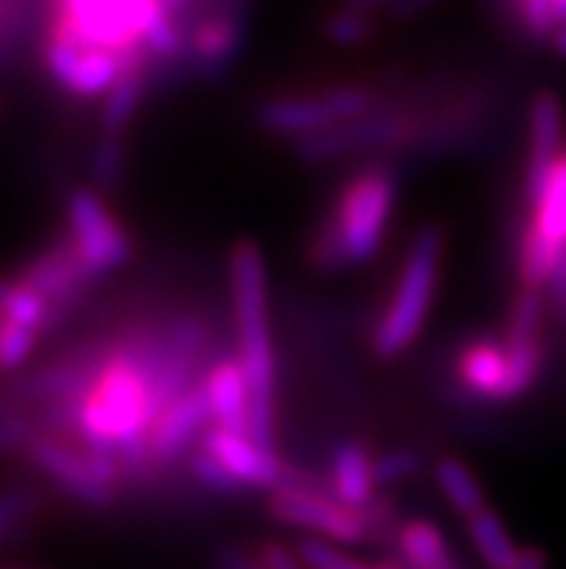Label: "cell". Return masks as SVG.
I'll return each instance as SVG.
<instances>
[{
    "instance_id": "obj_1",
    "label": "cell",
    "mask_w": 566,
    "mask_h": 569,
    "mask_svg": "<svg viewBox=\"0 0 566 569\" xmlns=\"http://www.w3.org/2000/svg\"><path fill=\"white\" fill-rule=\"evenodd\" d=\"M151 382L139 359V330L108 347L93 393L76 413L72 433L87 451L110 455L128 477H142L151 455Z\"/></svg>"
},
{
    "instance_id": "obj_2",
    "label": "cell",
    "mask_w": 566,
    "mask_h": 569,
    "mask_svg": "<svg viewBox=\"0 0 566 569\" xmlns=\"http://www.w3.org/2000/svg\"><path fill=\"white\" fill-rule=\"evenodd\" d=\"M235 301L237 359L244 365L251 399V440L272 448L275 419V347L266 298V263L258 243L240 240L229 260Z\"/></svg>"
},
{
    "instance_id": "obj_3",
    "label": "cell",
    "mask_w": 566,
    "mask_h": 569,
    "mask_svg": "<svg viewBox=\"0 0 566 569\" xmlns=\"http://www.w3.org/2000/svg\"><path fill=\"white\" fill-rule=\"evenodd\" d=\"M394 200L396 182L387 168H367L359 177H352L341 188L330 220L309 249L312 267L321 272H338L374 260L385 240Z\"/></svg>"
},
{
    "instance_id": "obj_4",
    "label": "cell",
    "mask_w": 566,
    "mask_h": 569,
    "mask_svg": "<svg viewBox=\"0 0 566 569\" xmlns=\"http://www.w3.org/2000/svg\"><path fill=\"white\" fill-rule=\"evenodd\" d=\"M439 260H443V231L437 226H428L410 243L394 298L387 303L385 316L374 332V353L379 359H394V356L405 353L416 341V336L423 332L425 318L434 303V292H437Z\"/></svg>"
},
{
    "instance_id": "obj_5",
    "label": "cell",
    "mask_w": 566,
    "mask_h": 569,
    "mask_svg": "<svg viewBox=\"0 0 566 569\" xmlns=\"http://www.w3.org/2000/svg\"><path fill=\"white\" fill-rule=\"evenodd\" d=\"M27 455L36 469L56 480L58 489H64L85 506L108 509L116 500V489L125 471L110 455L87 451V448L76 451L52 437H36L29 442Z\"/></svg>"
},
{
    "instance_id": "obj_6",
    "label": "cell",
    "mask_w": 566,
    "mask_h": 569,
    "mask_svg": "<svg viewBox=\"0 0 566 569\" xmlns=\"http://www.w3.org/2000/svg\"><path fill=\"white\" fill-rule=\"evenodd\" d=\"M43 61H47V70H50L52 79L64 90H70L72 96H79V99L108 96L125 72L122 58L110 50L85 47L52 9L50 21H47Z\"/></svg>"
},
{
    "instance_id": "obj_7",
    "label": "cell",
    "mask_w": 566,
    "mask_h": 569,
    "mask_svg": "<svg viewBox=\"0 0 566 569\" xmlns=\"http://www.w3.org/2000/svg\"><path fill=\"white\" fill-rule=\"evenodd\" d=\"M374 108V96L365 87H338L321 96L269 99L258 108V122L278 137L304 139L321 130L361 119Z\"/></svg>"
},
{
    "instance_id": "obj_8",
    "label": "cell",
    "mask_w": 566,
    "mask_h": 569,
    "mask_svg": "<svg viewBox=\"0 0 566 569\" xmlns=\"http://www.w3.org/2000/svg\"><path fill=\"white\" fill-rule=\"evenodd\" d=\"M269 515L280 523H287V527L307 529V532H316L318 538H327V541H370V527H367L365 512L341 503L332 491H309L287 486V489L272 491Z\"/></svg>"
},
{
    "instance_id": "obj_9",
    "label": "cell",
    "mask_w": 566,
    "mask_h": 569,
    "mask_svg": "<svg viewBox=\"0 0 566 569\" xmlns=\"http://www.w3.org/2000/svg\"><path fill=\"white\" fill-rule=\"evenodd\" d=\"M72 243L96 274L122 269L133 258V243L93 188H76L67 200Z\"/></svg>"
},
{
    "instance_id": "obj_10",
    "label": "cell",
    "mask_w": 566,
    "mask_h": 569,
    "mask_svg": "<svg viewBox=\"0 0 566 569\" xmlns=\"http://www.w3.org/2000/svg\"><path fill=\"white\" fill-rule=\"evenodd\" d=\"M410 137V122L401 116H361L352 122L338 124V128L321 130L312 137L298 139L295 153L304 162H332V159L350 157L361 151H379V148H394Z\"/></svg>"
},
{
    "instance_id": "obj_11",
    "label": "cell",
    "mask_w": 566,
    "mask_h": 569,
    "mask_svg": "<svg viewBox=\"0 0 566 569\" xmlns=\"http://www.w3.org/2000/svg\"><path fill=\"white\" fill-rule=\"evenodd\" d=\"M206 350V325L200 318L182 316L166 327V345H162V361L159 376L151 390V419L153 426L168 411V405L191 388L193 368L200 365Z\"/></svg>"
},
{
    "instance_id": "obj_12",
    "label": "cell",
    "mask_w": 566,
    "mask_h": 569,
    "mask_svg": "<svg viewBox=\"0 0 566 569\" xmlns=\"http://www.w3.org/2000/svg\"><path fill=\"white\" fill-rule=\"evenodd\" d=\"M96 272L85 263L76 243H58L52 252L41 254L21 272V281L41 292L50 303L52 327L67 316L72 301H79L93 283Z\"/></svg>"
},
{
    "instance_id": "obj_13",
    "label": "cell",
    "mask_w": 566,
    "mask_h": 569,
    "mask_svg": "<svg viewBox=\"0 0 566 569\" xmlns=\"http://www.w3.org/2000/svg\"><path fill=\"white\" fill-rule=\"evenodd\" d=\"M202 448L237 477L244 489H284L289 480V466L278 460L272 448H264L251 437L229 433L222 428H208L202 433Z\"/></svg>"
},
{
    "instance_id": "obj_14",
    "label": "cell",
    "mask_w": 566,
    "mask_h": 569,
    "mask_svg": "<svg viewBox=\"0 0 566 569\" xmlns=\"http://www.w3.org/2000/svg\"><path fill=\"white\" fill-rule=\"evenodd\" d=\"M560 137H564V108L560 99L549 90L535 93L529 104V162H526V200L529 206L540 200L560 157Z\"/></svg>"
},
{
    "instance_id": "obj_15",
    "label": "cell",
    "mask_w": 566,
    "mask_h": 569,
    "mask_svg": "<svg viewBox=\"0 0 566 569\" xmlns=\"http://www.w3.org/2000/svg\"><path fill=\"white\" fill-rule=\"evenodd\" d=\"M215 419L211 402H208L206 385L202 379L182 393L177 402L168 405V411L159 417V422L151 431V455L153 462H173L180 460L182 451L191 446L200 433H206V426Z\"/></svg>"
},
{
    "instance_id": "obj_16",
    "label": "cell",
    "mask_w": 566,
    "mask_h": 569,
    "mask_svg": "<svg viewBox=\"0 0 566 569\" xmlns=\"http://www.w3.org/2000/svg\"><path fill=\"white\" fill-rule=\"evenodd\" d=\"M202 385H206L211 413H215V428L240 433V437H251L249 382H246L240 359L226 356V359L215 361L211 370L202 376Z\"/></svg>"
},
{
    "instance_id": "obj_17",
    "label": "cell",
    "mask_w": 566,
    "mask_h": 569,
    "mask_svg": "<svg viewBox=\"0 0 566 569\" xmlns=\"http://www.w3.org/2000/svg\"><path fill=\"white\" fill-rule=\"evenodd\" d=\"M244 43V23L231 12L202 18L188 32V56L206 72H220L231 64Z\"/></svg>"
},
{
    "instance_id": "obj_18",
    "label": "cell",
    "mask_w": 566,
    "mask_h": 569,
    "mask_svg": "<svg viewBox=\"0 0 566 569\" xmlns=\"http://www.w3.org/2000/svg\"><path fill=\"white\" fill-rule=\"evenodd\" d=\"M330 466L332 489H336L338 500L350 506V509L365 512L367 506L376 500L374 460L367 457L365 448H361L359 442H341V446H336V451H332Z\"/></svg>"
},
{
    "instance_id": "obj_19",
    "label": "cell",
    "mask_w": 566,
    "mask_h": 569,
    "mask_svg": "<svg viewBox=\"0 0 566 569\" xmlns=\"http://www.w3.org/2000/svg\"><path fill=\"white\" fill-rule=\"evenodd\" d=\"M506 376H509V353L506 345L497 341H477L459 359V379L474 397L500 402Z\"/></svg>"
},
{
    "instance_id": "obj_20",
    "label": "cell",
    "mask_w": 566,
    "mask_h": 569,
    "mask_svg": "<svg viewBox=\"0 0 566 569\" xmlns=\"http://www.w3.org/2000/svg\"><path fill=\"white\" fill-rule=\"evenodd\" d=\"M396 549L408 569H457L451 547L430 520H408L396 532Z\"/></svg>"
},
{
    "instance_id": "obj_21",
    "label": "cell",
    "mask_w": 566,
    "mask_h": 569,
    "mask_svg": "<svg viewBox=\"0 0 566 569\" xmlns=\"http://www.w3.org/2000/svg\"><path fill=\"white\" fill-rule=\"evenodd\" d=\"M468 538L488 569H515L524 556V549H517L512 541L506 523L488 506L468 518Z\"/></svg>"
},
{
    "instance_id": "obj_22",
    "label": "cell",
    "mask_w": 566,
    "mask_h": 569,
    "mask_svg": "<svg viewBox=\"0 0 566 569\" xmlns=\"http://www.w3.org/2000/svg\"><path fill=\"white\" fill-rule=\"evenodd\" d=\"M434 477H437L439 491L448 500V506L466 520L480 512V509H486V495L480 489V480L471 475V469L463 460L439 457L437 466H434Z\"/></svg>"
},
{
    "instance_id": "obj_23",
    "label": "cell",
    "mask_w": 566,
    "mask_h": 569,
    "mask_svg": "<svg viewBox=\"0 0 566 569\" xmlns=\"http://www.w3.org/2000/svg\"><path fill=\"white\" fill-rule=\"evenodd\" d=\"M506 353H509V376L503 385L500 402L524 397L526 390L535 385L544 365V353H540L538 336H517V332H506Z\"/></svg>"
},
{
    "instance_id": "obj_24",
    "label": "cell",
    "mask_w": 566,
    "mask_h": 569,
    "mask_svg": "<svg viewBox=\"0 0 566 569\" xmlns=\"http://www.w3.org/2000/svg\"><path fill=\"white\" fill-rule=\"evenodd\" d=\"M532 209H535L532 229L558 249H566V159H560L553 180Z\"/></svg>"
},
{
    "instance_id": "obj_25",
    "label": "cell",
    "mask_w": 566,
    "mask_h": 569,
    "mask_svg": "<svg viewBox=\"0 0 566 569\" xmlns=\"http://www.w3.org/2000/svg\"><path fill=\"white\" fill-rule=\"evenodd\" d=\"M145 87H148V70H128L119 76L113 90L105 96V110H101V128L108 137H119L128 128L142 101Z\"/></svg>"
},
{
    "instance_id": "obj_26",
    "label": "cell",
    "mask_w": 566,
    "mask_h": 569,
    "mask_svg": "<svg viewBox=\"0 0 566 569\" xmlns=\"http://www.w3.org/2000/svg\"><path fill=\"white\" fill-rule=\"evenodd\" d=\"M0 310H3V318L7 321H14V325L29 327L36 332L52 330V312L50 303L41 292L23 283L21 278L18 281L3 283V292H0Z\"/></svg>"
},
{
    "instance_id": "obj_27",
    "label": "cell",
    "mask_w": 566,
    "mask_h": 569,
    "mask_svg": "<svg viewBox=\"0 0 566 569\" xmlns=\"http://www.w3.org/2000/svg\"><path fill=\"white\" fill-rule=\"evenodd\" d=\"M560 252L564 249L540 238L538 231L529 226L524 234V243H520V281H524V287L544 289L549 283V274H553Z\"/></svg>"
},
{
    "instance_id": "obj_28",
    "label": "cell",
    "mask_w": 566,
    "mask_h": 569,
    "mask_svg": "<svg viewBox=\"0 0 566 569\" xmlns=\"http://www.w3.org/2000/svg\"><path fill=\"white\" fill-rule=\"evenodd\" d=\"M374 14L352 12V9L345 7L332 12L327 18V23H324V36H327L330 43H336V47H359L367 38H374Z\"/></svg>"
},
{
    "instance_id": "obj_29",
    "label": "cell",
    "mask_w": 566,
    "mask_h": 569,
    "mask_svg": "<svg viewBox=\"0 0 566 569\" xmlns=\"http://www.w3.org/2000/svg\"><path fill=\"white\" fill-rule=\"evenodd\" d=\"M295 552L309 569H370L367 563L338 552L327 538H312V535L295 543Z\"/></svg>"
},
{
    "instance_id": "obj_30",
    "label": "cell",
    "mask_w": 566,
    "mask_h": 569,
    "mask_svg": "<svg viewBox=\"0 0 566 569\" xmlns=\"http://www.w3.org/2000/svg\"><path fill=\"white\" fill-rule=\"evenodd\" d=\"M122 142H119V137H108V133H105V139L93 148V159H90V173H93L96 188H101V191L116 188V182L122 180Z\"/></svg>"
},
{
    "instance_id": "obj_31",
    "label": "cell",
    "mask_w": 566,
    "mask_h": 569,
    "mask_svg": "<svg viewBox=\"0 0 566 569\" xmlns=\"http://www.w3.org/2000/svg\"><path fill=\"white\" fill-rule=\"evenodd\" d=\"M188 469H191V477L202 486V489L217 491V495H235V491L244 489V486L237 483V477L231 475L217 457L208 455L206 448H200V451L191 457Z\"/></svg>"
},
{
    "instance_id": "obj_32",
    "label": "cell",
    "mask_w": 566,
    "mask_h": 569,
    "mask_svg": "<svg viewBox=\"0 0 566 569\" xmlns=\"http://www.w3.org/2000/svg\"><path fill=\"white\" fill-rule=\"evenodd\" d=\"M36 330H29V327L14 325V321H0V365L3 370H18L23 368V361L29 359L32 353V347H36Z\"/></svg>"
},
{
    "instance_id": "obj_33",
    "label": "cell",
    "mask_w": 566,
    "mask_h": 569,
    "mask_svg": "<svg viewBox=\"0 0 566 569\" xmlns=\"http://www.w3.org/2000/svg\"><path fill=\"white\" fill-rule=\"evenodd\" d=\"M423 469V457L419 451L410 448H396V451H385L374 460V477L376 486H394L414 477L416 471Z\"/></svg>"
},
{
    "instance_id": "obj_34",
    "label": "cell",
    "mask_w": 566,
    "mask_h": 569,
    "mask_svg": "<svg viewBox=\"0 0 566 569\" xmlns=\"http://www.w3.org/2000/svg\"><path fill=\"white\" fill-rule=\"evenodd\" d=\"M520 23L526 32L538 38H553L555 36V14H553V0H515Z\"/></svg>"
},
{
    "instance_id": "obj_35",
    "label": "cell",
    "mask_w": 566,
    "mask_h": 569,
    "mask_svg": "<svg viewBox=\"0 0 566 569\" xmlns=\"http://www.w3.org/2000/svg\"><path fill=\"white\" fill-rule=\"evenodd\" d=\"M36 440L32 428L27 426V419L18 417L14 411L3 413V422H0V446L3 451H18V448H29V442Z\"/></svg>"
},
{
    "instance_id": "obj_36",
    "label": "cell",
    "mask_w": 566,
    "mask_h": 569,
    "mask_svg": "<svg viewBox=\"0 0 566 569\" xmlns=\"http://www.w3.org/2000/svg\"><path fill=\"white\" fill-rule=\"evenodd\" d=\"M29 506H36V498L29 491H7V498L0 503V527L12 529L14 520L29 512Z\"/></svg>"
},
{
    "instance_id": "obj_37",
    "label": "cell",
    "mask_w": 566,
    "mask_h": 569,
    "mask_svg": "<svg viewBox=\"0 0 566 569\" xmlns=\"http://www.w3.org/2000/svg\"><path fill=\"white\" fill-rule=\"evenodd\" d=\"M258 558L266 569H309L307 563L298 558V552H289V549L280 547V543H264Z\"/></svg>"
},
{
    "instance_id": "obj_38",
    "label": "cell",
    "mask_w": 566,
    "mask_h": 569,
    "mask_svg": "<svg viewBox=\"0 0 566 569\" xmlns=\"http://www.w3.org/2000/svg\"><path fill=\"white\" fill-rule=\"evenodd\" d=\"M546 289H549V298H553V303L558 307L560 316L566 318V249L560 252L558 263H555L553 274H549V283H546Z\"/></svg>"
},
{
    "instance_id": "obj_39",
    "label": "cell",
    "mask_w": 566,
    "mask_h": 569,
    "mask_svg": "<svg viewBox=\"0 0 566 569\" xmlns=\"http://www.w3.org/2000/svg\"><path fill=\"white\" fill-rule=\"evenodd\" d=\"M215 561H217V569H266L264 563H260V558L255 561V558H249L237 547H222L220 552H217Z\"/></svg>"
},
{
    "instance_id": "obj_40",
    "label": "cell",
    "mask_w": 566,
    "mask_h": 569,
    "mask_svg": "<svg viewBox=\"0 0 566 569\" xmlns=\"http://www.w3.org/2000/svg\"><path fill=\"white\" fill-rule=\"evenodd\" d=\"M434 3H437V0H394V3L387 7V14L396 18V21H408V18L423 14L425 9H430Z\"/></svg>"
},
{
    "instance_id": "obj_41",
    "label": "cell",
    "mask_w": 566,
    "mask_h": 569,
    "mask_svg": "<svg viewBox=\"0 0 566 569\" xmlns=\"http://www.w3.org/2000/svg\"><path fill=\"white\" fill-rule=\"evenodd\" d=\"M390 3H394V0H341V7L345 9H352V12H365V14H374V12H379V9H385L387 12V7H390Z\"/></svg>"
},
{
    "instance_id": "obj_42",
    "label": "cell",
    "mask_w": 566,
    "mask_h": 569,
    "mask_svg": "<svg viewBox=\"0 0 566 569\" xmlns=\"http://www.w3.org/2000/svg\"><path fill=\"white\" fill-rule=\"evenodd\" d=\"M515 569H546V552L544 549H524Z\"/></svg>"
},
{
    "instance_id": "obj_43",
    "label": "cell",
    "mask_w": 566,
    "mask_h": 569,
    "mask_svg": "<svg viewBox=\"0 0 566 569\" xmlns=\"http://www.w3.org/2000/svg\"><path fill=\"white\" fill-rule=\"evenodd\" d=\"M553 14H555V27H564V23H566V0H553Z\"/></svg>"
},
{
    "instance_id": "obj_44",
    "label": "cell",
    "mask_w": 566,
    "mask_h": 569,
    "mask_svg": "<svg viewBox=\"0 0 566 569\" xmlns=\"http://www.w3.org/2000/svg\"><path fill=\"white\" fill-rule=\"evenodd\" d=\"M370 569H408V567H405V563H399V561H381V563H376V567H370Z\"/></svg>"
},
{
    "instance_id": "obj_45",
    "label": "cell",
    "mask_w": 566,
    "mask_h": 569,
    "mask_svg": "<svg viewBox=\"0 0 566 569\" xmlns=\"http://www.w3.org/2000/svg\"><path fill=\"white\" fill-rule=\"evenodd\" d=\"M564 159H566V153H564Z\"/></svg>"
}]
</instances>
